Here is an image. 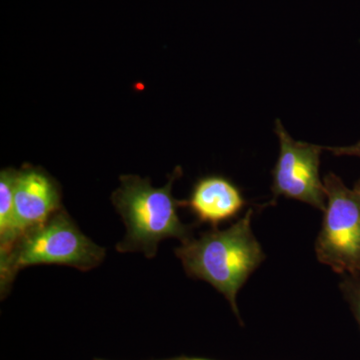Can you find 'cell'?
<instances>
[{"mask_svg": "<svg viewBox=\"0 0 360 360\" xmlns=\"http://www.w3.org/2000/svg\"><path fill=\"white\" fill-rule=\"evenodd\" d=\"M253 210L224 231H212L181 243L175 255L186 274L212 284L238 315L236 296L248 277L262 264L264 250L251 229Z\"/></svg>", "mask_w": 360, "mask_h": 360, "instance_id": "1", "label": "cell"}, {"mask_svg": "<svg viewBox=\"0 0 360 360\" xmlns=\"http://www.w3.org/2000/svg\"><path fill=\"white\" fill-rule=\"evenodd\" d=\"M177 167L167 184L155 187L150 179L137 175H122L120 186L112 193L111 201L124 222L127 234L116 245L120 252H142L155 257L161 241L179 238L181 243L193 238V227L179 219V208L186 207V200L172 195L175 180L181 176Z\"/></svg>", "mask_w": 360, "mask_h": 360, "instance_id": "2", "label": "cell"}, {"mask_svg": "<svg viewBox=\"0 0 360 360\" xmlns=\"http://www.w3.org/2000/svg\"><path fill=\"white\" fill-rule=\"evenodd\" d=\"M105 250L87 238L63 208L26 232L6 257H0V290L4 297L18 272L32 265H65L89 271L103 264Z\"/></svg>", "mask_w": 360, "mask_h": 360, "instance_id": "3", "label": "cell"}, {"mask_svg": "<svg viewBox=\"0 0 360 360\" xmlns=\"http://www.w3.org/2000/svg\"><path fill=\"white\" fill-rule=\"evenodd\" d=\"M326 205L315 245L317 259L343 276L360 274V193L335 174L323 179Z\"/></svg>", "mask_w": 360, "mask_h": 360, "instance_id": "4", "label": "cell"}, {"mask_svg": "<svg viewBox=\"0 0 360 360\" xmlns=\"http://www.w3.org/2000/svg\"><path fill=\"white\" fill-rule=\"evenodd\" d=\"M276 134L279 141V155L272 170L274 200L284 196L324 212L326 195L319 167L321 155L326 148L295 141L281 120H276Z\"/></svg>", "mask_w": 360, "mask_h": 360, "instance_id": "5", "label": "cell"}, {"mask_svg": "<svg viewBox=\"0 0 360 360\" xmlns=\"http://www.w3.org/2000/svg\"><path fill=\"white\" fill-rule=\"evenodd\" d=\"M61 208L60 187L44 168L26 165L16 169L14 181L16 240L26 232L44 224Z\"/></svg>", "mask_w": 360, "mask_h": 360, "instance_id": "6", "label": "cell"}, {"mask_svg": "<svg viewBox=\"0 0 360 360\" xmlns=\"http://www.w3.org/2000/svg\"><path fill=\"white\" fill-rule=\"evenodd\" d=\"M245 200L238 186L220 175H210L196 182L186 207L200 222L217 227L234 219L243 210Z\"/></svg>", "mask_w": 360, "mask_h": 360, "instance_id": "7", "label": "cell"}, {"mask_svg": "<svg viewBox=\"0 0 360 360\" xmlns=\"http://www.w3.org/2000/svg\"><path fill=\"white\" fill-rule=\"evenodd\" d=\"M16 169L0 172V257H6L15 243L14 227V181Z\"/></svg>", "mask_w": 360, "mask_h": 360, "instance_id": "8", "label": "cell"}, {"mask_svg": "<svg viewBox=\"0 0 360 360\" xmlns=\"http://www.w3.org/2000/svg\"><path fill=\"white\" fill-rule=\"evenodd\" d=\"M340 290L354 312L360 326V274L359 276H343Z\"/></svg>", "mask_w": 360, "mask_h": 360, "instance_id": "9", "label": "cell"}, {"mask_svg": "<svg viewBox=\"0 0 360 360\" xmlns=\"http://www.w3.org/2000/svg\"><path fill=\"white\" fill-rule=\"evenodd\" d=\"M333 155L338 156H356L360 158V141L349 146H336V148H326Z\"/></svg>", "mask_w": 360, "mask_h": 360, "instance_id": "10", "label": "cell"}, {"mask_svg": "<svg viewBox=\"0 0 360 360\" xmlns=\"http://www.w3.org/2000/svg\"><path fill=\"white\" fill-rule=\"evenodd\" d=\"M354 189L360 193V179L355 184Z\"/></svg>", "mask_w": 360, "mask_h": 360, "instance_id": "11", "label": "cell"}, {"mask_svg": "<svg viewBox=\"0 0 360 360\" xmlns=\"http://www.w3.org/2000/svg\"><path fill=\"white\" fill-rule=\"evenodd\" d=\"M184 360H208V359H184Z\"/></svg>", "mask_w": 360, "mask_h": 360, "instance_id": "12", "label": "cell"}]
</instances>
